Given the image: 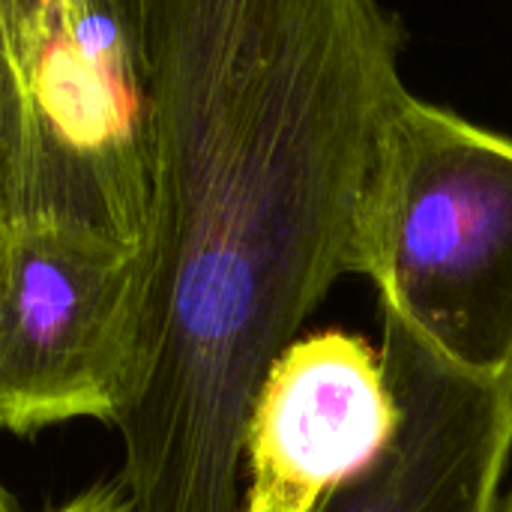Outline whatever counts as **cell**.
<instances>
[{"instance_id":"1","label":"cell","mask_w":512,"mask_h":512,"mask_svg":"<svg viewBox=\"0 0 512 512\" xmlns=\"http://www.w3.org/2000/svg\"><path fill=\"white\" fill-rule=\"evenodd\" d=\"M348 273L456 369L507 378L512 138L405 90L375 138Z\"/></svg>"},{"instance_id":"2","label":"cell","mask_w":512,"mask_h":512,"mask_svg":"<svg viewBox=\"0 0 512 512\" xmlns=\"http://www.w3.org/2000/svg\"><path fill=\"white\" fill-rule=\"evenodd\" d=\"M0 216L147 243L153 144L138 0H0Z\"/></svg>"},{"instance_id":"3","label":"cell","mask_w":512,"mask_h":512,"mask_svg":"<svg viewBox=\"0 0 512 512\" xmlns=\"http://www.w3.org/2000/svg\"><path fill=\"white\" fill-rule=\"evenodd\" d=\"M144 297V246L57 222H0V429L114 420Z\"/></svg>"},{"instance_id":"4","label":"cell","mask_w":512,"mask_h":512,"mask_svg":"<svg viewBox=\"0 0 512 512\" xmlns=\"http://www.w3.org/2000/svg\"><path fill=\"white\" fill-rule=\"evenodd\" d=\"M381 318L396 432L312 512H498L512 456L507 381L456 369L396 318Z\"/></svg>"},{"instance_id":"5","label":"cell","mask_w":512,"mask_h":512,"mask_svg":"<svg viewBox=\"0 0 512 512\" xmlns=\"http://www.w3.org/2000/svg\"><path fill=\"white\" fill-rule=\"evenodd\" d=\"M396 423L381 345L348 330L294 339L249 411L240 512H312L384 450Z\"/></svg>"},{"instance_id":"6","label":"cell","mask_w":512,"mask_h":512,"mask_svg":"<svg viewBox=\"0 0 512 512\" xmlns=\"http://www.w3.org/2000/svg\"><path fill=\"white\" fill-rule=\"evenodd\" d=\"M48 512H129V504H126V495L123 489L114 483H99L93 489H87L84 495L66 501L63 507H54Z\"/></svg>"},{"instance_id":"7","label":"cell","mask_w":512,"mask_h":512,"mask_svg":"<svg viewBox=\"0 0 512 512\" xmlns=\"http://www.w3.org/2000/svg\"><path fill=\"white\" fill-rule=\"evenodd\" d=\"M498 512H512V492H507V495H504V501H501V510Z\"/></svg>"},{"instance_id":"8","label":"cell","mask_w":512,"mask_h":512,"mask_svg":"<svg viewBox=\"0 0 512 512\" xmlns=\"http://www.w3.org/2000/svg\"><path fill=\"white\" fill-rule=\"evenodd\" d=\"M504 381H507V393H510V408H512V366H510V372H507V378H504Z\"/></svg>"},{"instance_id":"9","label":"cell","mask_w":512,"mask_h":512,"mask_svg":"<svg viewBox=\"0 0 512 512\" xmlns=\"http://www.w3.org/2000/svg\"><path fill=\"white\" fill-rule=\"evenodd\" d=\"M0 222H3V216H0Z\"/></svg>"}]
</instances>
